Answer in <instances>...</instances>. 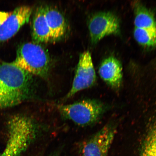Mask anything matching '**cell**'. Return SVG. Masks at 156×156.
<instances>
[{"instance_id": "6da1fadb", "label": "cell", "mask_w": 156, "mask_h": 156, "mask_svg": "<svg viewBox=\"0 0 156 156\" xmlns=\"http://www.w3.org/2000/svg\"><path fill=\"white\" fill-rule=\"evenodd\" d=\"M32 75L13 62L0 64V111L30 98L33 93Z\"/></svg>"}, {"instance_id": "7a4b0ae2", "label": "cell", "mask_w": 156, "mask_h": 156, "mask_svg": "<svg viewBox=\"0 0 156 156\" xmlns=\"http://www.w3.org/2000/svg\"><path fill=\"white\" fill-rule=\"evenodd\" d=\"M7 124V143L0 156H19L37 136L38 126L32 118L23 115L13 116Z\"/></svg>"}, {"instance_id": "3957f363", "label": "cell", "mask_w": 156, "mask_h": 156, "mask_svg": "<svg viewBox=\"0 0 156 156\" xmlns=\"http://www.w3.org/2000/svg\"><path fill=\"white\" fill-rule=\"evenodd\" d=\"M13 63L31 75L42 78L47 77L49 72L50 61L48 52L34 42L19 46Z\"/></svg>"}, {"instance_id": "277c9868", "label": "cell", "mask_w": 156, "mask_h": 156, "mask_svg": "<svg viewBox=\"0 0 156 156\" xmlns=\"http://www.w3.org/2000/svg\"><path fill=\"white\" fill-rule=\"evenodd\" d=\"M58 110L64 118L80 126L92 124L98 119L104 110L100 102L93 99H84L72 104L58 105Z\"/></svg>"}, {"instance_id": "5b68a950", "label": "cell", "mask_w": 156, "mask_h": 156, "mask_svg": "<svg viewBox=\"0 0 156 156\" xmlns=\"http://www.w3.org/2000/svg\"><path fill=\"white\" fill-rule=\"evenodd\" d=\"M120 21L118 17L111 12H99L91 16L88 28L91 42L96 44L105 36L119 35Z\"/></svg>"}, {"instance_id": "8992f818", "label": "cell", "mask_w": 156, "mask_h": 156, "mask_svg": "<svg viewBox=\"0 0 156 156\" xmlns=\"http://www.w3.org/2000/svg\"><path fill=\"white\" fill-rule=\"evenodd\" d=\"M96 80L91 54L89 51H84L80 55L73 85L65 98H70L79 91L92 86Z\"/></svg>"}, {"instance_id": "52a82bcc", "label": "cell", "mask_w": 156, "mask_h": 156, "mask_svg": "<svg viewBox=\"0 0 156 156\" xmlns=\"http://www.w3.org/2000/svg\"><path fill=\"white\" fill-rule=\"evenodd\" d=\"M116 131L115 128L110 125L103 127L83 143L81 150L83 156H107Z\"/></svg>"}, {"instance_id": "ba28073f", "label": "cell", "mask_w": 156, "mask_h": 156, "mask_svg": "<svg viewBox=\"0 0 156 156\" xmlns=\"http://www.w3.org/2000/svg\"><path fill=\"white\" fill-rule=\"evenodd\" d=\"M32 9L28 6L16 8L3 24L0 27V44L16 34L23 25L29 22Z\"/></svg>"}, {"instance_id": "9c48e42d", "label": "cell", "mask_w": 156, "mask_h": 156, "mask_svg": "<svg viewBox=\"0 0 156 156\" xmlns=\"http://www.w3.org/2000/svg\"><path fill=\"white\" fill-rule=\"evenodd\" d=\"M122 70L120 62L116 58L111 56L102 62L99 67V73L107 84L113 88L118 89L122 84Z\"/></svg>"}, {"instance_id": "30bf717a", "label": "cell", "mask_w": 156, "mask_h": 156, "mask_svg": "<svg viewBox=\"0 0 156 156\" xmlns=\"http://www.w3.org/2000/svg\"><path fill=\"white\" fill-rule=\"evenodd\" d=\"M32 36L36 43H47L51 41V34L45 15L44 7H39L33 16Z\"/></svg>"}, {"instance_id": "8fae6325", "label": "cell", "mask_w": 156, "mask_h": 156, "mask_svg": "<svg viewBox=\"0 0 156 156\" xmlns=\"http://www.w3.org/2000/svg\"><path fill=\"white\" fill-rule=\"evenodd\" d=\"M45 15L50 29L51 41L60 40L65 34L67 24L65 18L57 10L49 7H44Z\"/></svg>"}, {"instance_id": "7c38bea8", "label": "cell", "mask_w": 156, "mask_h": 156, "mask_svg": "<svg viewBox=\"0 0 156 156\" xmlns=\"http://www.w3.org/2000/svg\"><path fill=\"white\" fill-rule=\"evenodd\" d=\"M133 8L135 28H156V19L154 15L151 10L138 1L133 3Z\"/></svg>"}, {"instance_id": "4fadbf2b", "label": "cell", "mask_w": 156, "mask_h": 156, "mask_svg": "<svg viewBox=\"0 0 156 156\" xmlns=\"http://www.w3.org/2000/svg\"><path fill=\"white\" fill-rule=\"evenodd\" d=\"M134 37L136 41L141 45L148 48L156 47V28H135Z\"/></svg>"}, {"instance_id": "5bb4252c", "label": "cell", "mask_w": 156, "mask_h": 156, "mask_svg": "<svg viewBox=\"0 0 156 156\" xmlns=\"http://www.w3.org/2000/svg\"><path fill=\"white\" fill-rule=\"evenodd\" d=\"M140 156H156V126L148 133L142 146Z\"/></svg>"}, {"instance_id": "9a60e30c", "label": "cell", "mask_w": 156, "mask_h": 156, "mask_svg": "<svg viewBox=\"0 0 156 156\" xmlns=\"http://www.w3.org/2000/svg\"><path fill=\"white\" fill-rule=\"evenodd\" d=\"M12 12L0 11V27L3 24L6 20L10 16Z\"/></svg>"}]
</instances>
